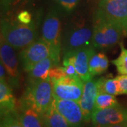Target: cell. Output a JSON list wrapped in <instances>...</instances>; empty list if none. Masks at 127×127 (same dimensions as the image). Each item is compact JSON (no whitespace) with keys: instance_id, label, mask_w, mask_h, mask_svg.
<instances>
[{"instance_id":"83f0119b","label":"cell","mask_w":127,"mask_h":127,"mask_svg":"<svg viewBox=\"0 0 127 127\" xmlns=\"http://www.w3.org/2000/svg\"><path fill=\"white\" fill-rule=\"evenodd\" d=\"M127 127V122H123L117 124H113V125H110L108 127Z\"/></svg>"},{"instance_id":"8fae6325","label":"cell","mask_w":127,"mask_h":127,"mask_svg":"<svg viewBox=\"0 0 127 127\" xmlns=\"http://www.w3.org/2000/svg\"><path fill=\"white\" fill-rule=\"evenodd\" d=\"M54 102L57 110L66 120L70 127H82L83 122L85 121L78 102L54 97Z\"/></svg>"},{"instance_id":"f1b7e54d","label":"cell","mask_w":127,"mask_h":127,"mask_svg":"<svg viewBox=\"0 0 127 127\" xmlns=\"http://www.w3.org/2000/svg\"><path fill=\"white\" fill-rule=\"evenodd\" d=\"M100 1V2H99V5L101 4H104L105 3H107V2H108L109 1H112V0H99Z\"/></svg>"},{"instance_id":"cb8c5ba5","label":"cell","mask_w":127,"mask_h":127,"mask_svg":"<svg viewBox=\"0 0 127 127\" xmlns=\"http://www.w3.org/2000/svg\"><path fill=\"white\" fill-rule=\"evenodd\" d=\"M59 4L62 5L66 11H72L79 3L80 0H55Z\"/></svg>"},{"instance_id":"5b68a950","label":"cell","mask_w":127,"mask_h":127,"mask_svg":"<svg viewBox=\"0 0 127 127\" xmlns=\"http://www.w3.org/2000/svg\"><path fill=\"white\" fill-rule=\"evenodd\" d=\"M53 94L55 99L79 102L83 91L84 82L80 77L65 76L52 81Z\"/></svg>"},{"instance_id":"ffe728a7","label":"cell","mask_w":127,"mask_h":127,"mask_svg":"<svg viewBox=\"0 0 127 127\" xmlns=\"http://www.w3.org/2000/svg\"><path fill=\"white\" fill-rule=\"evenodd\" d=\"M119 106L118 101L114 95L97 91L95 104V110L103 109Z\"/></svg>"},{"instance_id":"7c38bea8","label":"cell","mask_w":127,"mask_h":127,"mask_svg":"<svg viewBox=\"0 0 127 127\" xmlns=\"http://www.w3.org/2000/svg\"><path fill=\"white\" fill-rule=\"evenodd\" d=\"M0 57L1 62L4 64L8 76L14 83V81H17L19 77L18 58L14 47L1 37L0 40Z\"/></svg>"},{"instance_id":"6da1fadb","label":"cell","mask_w":127,"mask_h":127,"mask_svg":"<svg viewBox=\"0 0 127 127\" xmlns=\"http://www.w3.org/2000/svg\"><path fill=\"white\" fill-rule=\"evenodd\" d=\"M54 101L53 86L50 80L29 81L20 100L21 107H27L43 115Z\"/></svg>"},{"instance_id":"603a6c76","label":"cell","mask_w":127,"mask_h":127,"mask_svg":"<svg viewBox=\"0 0 127 127\" xmlns=\"http://www.w3.org/2000/svg\"><path fill=\"white\" fill-rule=\"evenodd\" d=\"M63 66L64 68V71L66 76H72V77H79L76 68L72 62H69L68 60L64 59Z\"/></svg>"},{"instance_id":"ba28073f","label":"cell","mask_w":127,"mask_h":127,"mask_svg":"<svg viewBox=\"0 0 127 127\" xmlns=\"http://www.w3.org/2000/svg\"><path fill=\"white\" fill-rule=\"evenodd\" d=\"M64 54V59L72 62L83 81L85 83L92 78L89 71V62L92 56L95 54L93 47H83Z\"/></svg>"},{"instance_id":"30bf717a","label":"cell","mask_w":127,"mask_h":127,"mask_svg":"<svg viewBox=\"0 0 127 127\" xmlns=\"http://www.w3.org/2000/svg\"><path fill=\"white\" fill-rule=\"evenodd\" d=\"M91 119L94 127H106L127 122V108H123L119 105L114 107L94 110Z\"/></svg>"},{"instance_id":"2e32d148","label":"cell","mask_w":127,"mask_h":127,"mask_svg":"<svg viewBox=\"0 0 127 127\" xmlns=\"http://www.w3.org/2000/svg\"><path fill=\"white\" fill-rule=\"evenodd\" d=\"M16 115L23 127H45L42 115L30 107H21Z\"/></svg>"},{"instance_id":"5bb4252c","label":"cell","mask_w":127,"mask_h":127,"mask_svg":"<svg viewBox=\"0 0 127 127\" xmlns=\"http://www.w3.org/2000/svg\"><path fill=\"white\" fill-rule=\"evenodd\" d=\"M0 107L1 117L16 113V100L11 88L5 80H0Z\"/></svg>"},{"instance_id":"7402d4cb","label":"cell","mask_w":127,"mask_h":127,"mask_svg":"<svg viewBox=\"0 0 127 127\" xmlns=\"http://www.w3.org/2000/svg\"><path fill=\"white\" fill-rule=\"evenodd\" d=\"M1 127H23L19 122L17 115L15 114H9L1 117Z\"/></svg>"},{"instance_id":"8992f818","label":"cell","mask_w":127,"mask_h":127,"mask_svg":"<svg viewBox=\"0 0 127 127\" xmlns=\"http://www.w3.org/2000/svg\"><path fill=\"white\" fill-rule=\"evenodd\" d=\"M50 57L53 58L52 50L42 37L35 40L21 50L20 53L23 70L28 73L37 62Z\"/></svg>"},{"instance_id":"3957f363","label":"cell","mask_w":127,"mask_h":127,"mask_svg":"<svg viewBox=\"0 0 127 127\" xmlns=\"http://www.w3.org/2000/svg\"><path fill=\"white\" fill-rule=\"evenodd\" d=\"M92 44L94 47L105 49L117 44L124 35L122 30L98 11L95 16Z\"/></svg>"},{"instance_id":"9c48e42d","label":"cell","mask_w":127,"mask_h":127,"mask_svg":"<svg viewBox=\"0 0 127 127\" xmlns=\"http://www.w3.org/2000/svg\"><path fill=\"white\" fill-rule=\"evenodd\" d=\"M93 32L91 28L85 26H76L71 28L64 37V53L89 47L93 41Z\"/></svg>"},{"instance_id":"277c9868","label":"cell","mask_w":127,"mask_h":127,"mask_svg":"<svg viewBox=\"0 0 127 127\" xmlns=\"http://www.w3.org/2000/svg\"><path fill=\"white\" fill-rule=\"evenodd\" d=\"M61 32V21L57 15L54 13L47 15L42 24V37L51 47L53 58L57 64L60 61L62 49Z\"/></svg>"},{"instance_id":"7a4b0ae2","label":"cell","mask_w":127,"mask_h":127,"mask_svg":"<svg viewBox=\"0 0 127 127\" xmlns=\"http://www.w3.org/2000/svg\"><path fill=\"white\" fill-rule=\"evenodd\" d=\"M1 37L14 49L23 50L35 40V28L32 23L25 25L1 20Z\"/></svg>"},{"instance_id":"44dd1931","label":"cell","mask_w":127,"mask_h":127,"mask_svg":"<svg viewBox=\"0 0 127 127\" xmlns=\"http://www.w3.org/2000/svg\"><path fill=\"white\" fill-rule=\"evenodd\" d=\"M121 52L117 59L112 60L111 62L116 66L119 74L127 75V49L124 47L122 43H120Z\"/></svg>"},{"instance_id":"4316f807","label":"cell","mask_w":127,"mask_h":127,"mask_svg":"<svg viewBox=\"0 0 127 127\" xmlns=\"http://www.w3.org/2000/svg\"><path fill=\"white\" fill-rule=\"evenodd\" d=\"M14 0H1V7H3L4 9H8L10 4L12 3Z\"/></svg>"},{"instance_id":"d6986e66","label":"cell","mask_w":127,"mask_h":127,"mask_svg":"<svg viewBox=\"0 0 127 127\" xmlns=\"http://www.w3.org/2000/svg\"><path fill=\"white\" fill-rule=\"evenodd\" d=\"M97 91L112 95H121L119 83L116 78H101L97 81Z\"/></svg>"},{"instance_id":"52a82bcc","label":"cell","mask_w":127,"mask_h":127,"mask_svg":"<svg viewBox=\"0 0 127 127\" xmlns=\"http://www.w3.org/2000/svg\"><path fill=\"white\" fill-rule=\"evenodd\" d=\"M98 12L117 26L127 35V0H112L104 4L99 5Z\"/></svg>"},{"instance_id":"484cf974","label":"cell","mask_w":127,"mask_h":127,"mask_svg":"<svg viewBox=\"0 0 127 127\" xmlns=\"http://www.w3.org/2000/svg\"><path fill=\"white\" fill-rule=\"evenodd\" d=\"M116 78L118 81L121 95H127V75H119Z\"/></svg>"},{"instance_id":"4fadbf2b","label":"cell","mask_w":127,"mask_h":127,"mask_svg":"<svg viewBox=\"0 0 127 127\" xmlns=\"http://www.w3.org/2000/svg\"><path fill=\"white\" fill-rule=\"evenodd\" d=\"M97 94V81L90 79L84 83L83 91L79 100L85 122H88L91 119L92 114L95 110V104Z\"/></svg>"},{"instance_id":"d4e9b609","label":"cell","mask_w":127,"mask_h":127,"mask_svg":"<svg viewBox=\"0 0 127 127\" xmlns=\"http://www.w3.org/2000/svg\"><path fill=\"white\" fill-rule=\"evenodd\" d=\"M17 19L19 23L29 25L32 23V16L28 11H22L17 16Z\"/></svg>"},{"instance_id":"e0dca14e","label":"cell","mask_w":127,"mask_h":127,"mask_svg":"<svg viewBox=\"0 0 127 127\" xmlns=\"http://www.w3.org/2000/svg\"><path fill=\"white\" fill-rule=\"evenodd\" d=\"M42 117L45 127H70L66 120L57 110L54 101Z\"/></svg>"},{"instance_id":"ac0fdd59","label":"cell","mask_w":127,"mask_h":127,"mask_svg":"<svg viewBox=\"0 0 127 127\" xmlns=\"http://www.w3.org/2000/svg\"><path fill=\"white\" fill-rule=\"evenodd\" d=\"M109 66V59L107 55L102 53H97L92 56L89 62V71L91 76L100 75L104 73Z\"/></svg>"},{"instance_id":"9a60e30c","label":"cell","mask_w":127,"mask_h":127,"mask_svg":"<svg viewBox=\"0 0 127 127\" xmlns=\"http://www.w3.org/2000/svg\"><path fill=\"white\" fill-rule=\"evenodd\" d=\"M55 66H58V64L52 57L37 62L28 72L29 81L49 80L50 70Z\"/></svg>"}]
</instances>
